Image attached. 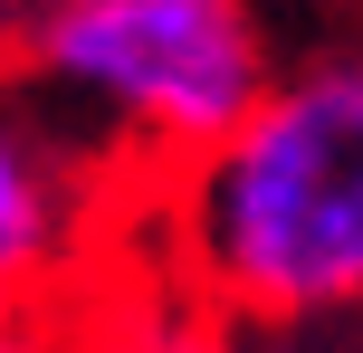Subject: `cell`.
<instances>
[{"label": "cell", "instance_id": "1", "mask_svg": "<svg viewBox=\"0 0 363 353\" xmlns=\"http://www.w3.org/2000/svg\"><path fill=\"white\" fill-rule=\"evenodd\" d=\"M182 258L211 316L315 325L363 306V48L268 76L182 182Z\"/></svg>", "mask_w": 363, "mask_h": 353}, {"label": "cell", "instance_id": "2", "mask_svg": "<svg viewBox=\"0 0 363 353\" xmlns=\"http://www.w3.org/2000/svg\"><path fill=\"white\" fill-rule=\"evenodd\" d=\"M29 67L172 153L220 144L277 76L249 0H38Z\"/></svg>", "mask_w": 363, "mask_h": 353}, {"label": "cell", "instance_id": "3", "mask_svg": "<svg viewBox=\"0 0 363 353\" xmlns=\"http://www.w3.org/2000/svg\"><path fill=\"white\" fill-rule=\"evenodd\" d=\"M57 258H67V172L0 105V306H19Z\"/></svg>", "mask_w": 363, "mask_h": 353}, {"label": "cell", "instance_id": "4", "mask_svg": "<svg viewBox=\"0 0 363 353\" xmlns=\"http://www.w3.org/2000/svg\"><path fill=\"white\" fill-rule=\"evenodd\" d=\"M77 353H239V344L211 306H134V316L96 325V344H77Z\"/></svg>", "mask_w": 363, "mask_h": 353}, {"label": "cell", "instance_id": "5", "mask_svg": "<svg viewBox=\"0 0 363 353\" xmlns=\"http://www.w3.org/2000/svg\"><path fill=\"white\" fill-rule=\"evenodd\" d=\"M0 353H57L48 335H38V325L29 316H0Z\"/></svg>", "mask_w": 363, "mask_h": 353}, {"label": "cell", "instance_id": "6", "mask_svg": "<svg viewBox=\"0 0 363 353\" xmlns=\"http://www.w3.org/2000/svg\"><path fill=\"white\" fill-rule=\"evenodd\" d=\"M0 316H10V306H0Z\"/></svg>", "mask_w": 363, "mask_h": 353}]
</instances>
